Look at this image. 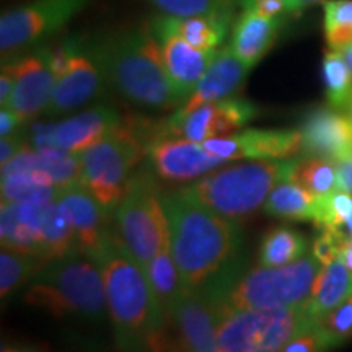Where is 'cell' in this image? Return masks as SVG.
Instances as JSON below:
<instances>
[{
  "label": "cell",
  "mask_w": 352,
  "mask_h": 352,
  "mask_svg": "<svg viewBox=\"0 0 352 352\" xmlns=\"http://www.w3.org/2000/svg\"><path fill=\"white\" fill-rule=\"evenodd\" d=\"M170 223V252L188 290L214 280L236 279L243 271L241 232L230 220L179 191L162 195Z\"/></svg>",
  "instance_id": "obj_1"
},
{
  "label": "cell",
  "mask_w": 352,
  "mask_h": 352,
  "mask_svg": "<svg viewBox=\"0 0 352 352\" xmlns=\"http://www.w3.org/2000/svg\"><path fill=\"white\" fill-rule=\"evenodd\" d=\"M95 264L103 276L116 344L124 351L166 349V311L118 227Z\"/></svg>",
  "instance_id": "obj_2"
},
{
  "label": "cell",
  "mask_w": 352,
  "mask_h": 352,
  "mask_svg": "<svg viewBox=\"0 0 352 352\" xmlns=\"http://www.w3.org/2000/svg\"><path fill=\"white\" fill-rule=\"evenodd\" d=\"M96 47L107 85L129 103L153 111L184 103L168 76L162 44L151 23L96 36Z\"/></svg>",
  "instance_id": "obj_3"
},
{
  "label": "cell",
  "mask_w": 352,
  "mask_h": 352,
  "mask_svg": "<svg viewBox=\"0 0 352 352\" xmlns=\"http://www.w3.org/2000/svg\"><path fill=\"white\" fill-rule=\"evenodd\" d=\"M157 138H160V122L126 116L111 134L78 152L83 186L109 214L124 197L135 168Z\"/></svg>",
  "instance_id": "obj_4"
},
{
  "label": "cell",
  "mask_w": 352,
  "mask_h": 352,
  "mask_svg": "<svg viewBox=\"0 0 352 352\" xmlns=\"http://www.w3.org/2000/svg\"><path fill=\"white\" fill-rule=\"evenodd\" d=\"M298 158H266L220 166L178 191L230 220H243L263 208L277 184L290 179Z\"/></svg>",
  "instance_id": "obj_5"
},
{
  "label": "cell",
  "mask_w": 352,
  "mask_h": 352,
  "mask_svg": "<svg viewBox=\"0 0 352 352\" xmlns=\"http://www.w3.org/2000/svg\"><path fill=\"white\" fill-rule=\"evenodd\" d=\"M23 302L57 320L100 321L108 310L100 267L82 253L41 267L26 287Z\"/></svg>",
  "instance_id": "obj_6"
},
{
  "label": "cell",
  "mask_w": 352,
  "mask_h": 352,
  "mask_svg": "<svg viewBox=\"0 0 352 352\" xmlns=\"http://www.w3.org/2000/svg\"><path fill=\"white\" fill-rule=\"evenodd\" d=\"M162 195L164 191L148 171H135L114 209L118 232L140 266L170 248V223Z\"/></svg>",
  "instance_id": "obj_7"
},
{
  "label": "cell",
  "mask_w": 352,
  "mask_h": 352,
  "mask_svg": "<svg viewBox=\"0 0 352 352\" xmlns=\"http://www.w3.org/2000/svg\"><path fill=\"white\" fill-rule=\"evenodd\" d=\"M316 320L298 307L230 310L223 315L217 333V352H272L298 334L307 331Z\"/></svg>",
  "instance_id": "obj_8"
},
{
  "label": "cell",
  "mask_w": 352,
  "mask_h": 352,
  "mask_svg": "<svg viewBox=\"0 0 352 352\" xmlns=\"http://www.w3.org/2000/svg\"><path fill=\"white\" fill-rule=\"evenodd\" d=\"M321 264L303 256L285 266H261L241 271L228 292L230 310H256L303 305L310 297Z\"/></svg>",
  "instance_id": "obj_9"
},
{
  "label": "cell",
  "mask_w": 352,
  "mask_h": 352,
  "mask_svg": "<svg viewBox=\"0 0 352 352\" xmlns=\"http://www.w3.org/2000/svg\"><path fill=\"white\" fill-rule=\"evenodd\" d=\"M56 85L47 116L76 111L103 94L107 80L101 69L96 38L72 36L54 50Z\"/></svg>",
  "instance_id": "obj_10"
},
{
  "label": "cell",
  "mask_w": 352,
  "mask_h": 352,
  "mask_svg": "<svg viewBox=\"0 0 352 352\" xmlns=\"http://www.w3.org/2000/svg\"><path fill=\"white\" fill-rule=\"evenodd\" d=\"M227 294L214 287L188 290L166 311V349L214 352L217 333L227 314Z\"/></svg>",
  "instance_id": "obj_11"
},
{
  "label": "cell",
  "mask_w": 352,
  "mask_h": 352,
  "mask_svg": "<svg viewBox=\"0 0 352 352\" xmlns=\"http://www.w3.org/2000/svg\"><path fill=\"white\" fill-rule=\"evenodd\" d=\"M90 0H33L8 10L0 19L3 60L28 50L72 20Z\"/></svg>",
  "instance_id": "obj_12"
},
{
  "label": "cell",
  "mask_w": 352,
  "mask_h": 352,
  "mask_svg": "<svg viewBox=\"0 0 352 352\" xmlns=\"http://www.w3.org/2000/svg\"><path fill=\"white\" fill-rule=\"evenodd\" d=\"M256 116V107L243 98H226L204 103L189 113L175 111L160 121V138L173 135L204 142L235 134Z\"/></svg>",
  "instance_id": "obj_13"
},
{
  "label": "cell",
  "mask_w": 352,
  "mask_h": 352,
  "mask_svg": "<svg viewBox=\"0 0 352 352\" xmlns=\"http://www.w3.org/2000/svg\"><path fill=\"white\" fill-rule=\"evenodd\" d=\"M122 121L124 116L111 104H96L60 122L36 127L30 145L36 148L78 153L111 134Z\"/></svg>",
  "instance_id": "obj_14"
},
{
  "label": "cell",
  "mask_w": 352,
  "mask_h": 352,
  "mask_svg": "<svg viewBox=\"0 0 352 352\" xmlns=\"http://www.w3.org/2000/svg\"><path fill=\"white\" fill-rule=\"evenodd\" d=\"M7 60L12 64L15 87L6 108L25 121L46 111L56 85L54 50L38 46L28 54Z\"/></svg>",
  "instance_id": "obj_15"
},
{
  "label": "cell",
  "mask_w": 352,
  "mask_h": 352,
  "mask_svg": "<svg viewBox=\"0 0 352 352\" xmlns=\"http://www.w3.org/2000/svg\"><path fill=\"white\" fill-rule=\"evenodd\" d=\"M56 201L76 233L78 252L94 263L98 261L113 232L116 230L109 222L108 210L95 199L85 186L63 189Z\"/></svg>",
  "instance_id": "obj_16"
},
{
  "label": "cell",
  "mask_w": 352,
  "mask_h": 352,
  "mask_svg": "<svg viewBox=\"0 0 352 352\" xmlns=\"http://www.w3.org/2000/svg\"><path fill=\"white\" fill-rule=\"evenodd\" d=\"M147 158L153 173L168 182H191L228 162L210 153L202 142L173 135L153 140L148 145Z\"/></svg>",
  "instance_id": "obj_17"
},
{
  "label": "cell",
  "mask_w": 352,
  "mask_h": 352,
  "mask_svg": "<svg viewBox=\"0 0 352 352\" xmlns=\"http://www.w3.org/2000/svg\"><path fill=\"white\" fill-rule=\"evenodd\" d=\"M204 147L226 160L289 158L302 148L300 129H246L204 140Z\"/></svg>",
  "instance_id": "obj_18"
},
{
  "label": "cell",
  "mask_w": 352,
  "mask_h": 352,
  "mask_svg": "<svg viewBox=\"0 0 352 352\" xmlns=\"http://www.w3.org/2000/svg\"><path fill=\"white\" fill-rule=\"evenodd\" d=\"M302 148L307 157H320L338 162L351 155L352 121L344 111L316 108L302 122Z\"/></svg>",
  "instance_id": "obj_19"
},
{
  "label": "cell",
  "mask_w": 352,
  "mask_h": 352,
  "mask_svg": "<svg viewBox=\"0 0 352 352\" xmlns=\"http://www.w3.org/2000/svg\"><path fill=\"white\" fill-rule=\"evenodd\" d=\"M152 32L162 44L165 65L173 87L183 101H186L196 90L206 70L212 64L217 50H199L175 33L155 32V30Z\"/></svg>",
  "instance_id": "obj_20"
},
{
  "label": "cell",
  "mask_w": 352,
  "mask_h": 352,
  "mask_svg": "<svg viewBox=\"0 0 352 352\" xmlns=\"http://www.w3.org/2000/svg\"><path fill=\"white\" fill-rule=\"evenodd\" d=\"M248 70V65L241 63L230 44L217 50L212 64L206 70L191 96L178 108V113H189L204 103L232 98L243 85Z\"/></svg>",
  "instance_id": "obj_21"
},
{
  "label": "cell",
  "mask_w": 352,
  "mask_h": 352,
  "mask_svg": "<svg viewBox=\"0 0 352 352\" xmlns=\"http://www.w3.org/2000/svg\"><path fill=\"white\" fill-rule=\"evenodd\" d=\"M43 209L44 202H2L0 209L2 248L39 259Z\"/></svg>",
  "instance_id": "obj_22"
},
{
  "label": "cell",
  "mask_w": 352,
  "mask_h": 352,
  "mask_svg": "<svg viewBox=\"0 0 352 352\" xmlns=\"http://www.w3.org/2000/svg\"><path fill=\"white\" fill-rule=\"evenodd\" d=\"M23 170L44 171L51 176L52 183L59 189L83 186L78 153L56 151V148H36L26 144L19 155L2 165V175Z\"/></svg>",
  "instance_id": "obj_23"
},
{
  "label": "cell",
  "mask_w": 352,
  "mask_h": 352,
  "mask_svg": "<svg viewBox=\"0 0 352 352\" xmlns=\"http://www.w3.org/2000/svg\"><path fill=\"white\" fill-rule=\"evenodd\" d=\"M283 16H264L246 10L236 20L232 34V50L250 69L266 56L279 34Z\"/></svg>",
  "instance_id": "obj_24"
},
{
  "label": "cell",
  "mask_w": 352,
  "mask_h": 352,
  "mask_svg": "<svg viewBox=\"0 0 352 352\" xmlns=\"http://www.w3.org/2000/svg\"><path fill=\"white\" fill-rule=\"evenodd\" d=\"M233 15H195L158 16L151 21L155 32H170L186 39L199 50H217L226 38Z\"/></svg>",
  "instance_id": "obj_25"
},
{
  "label": "cell",
  "mask_w": 352,
  "mask_h": 352,
  "mask_svg": "<svg viewBox=\"0 0 352 352\" xmlns=\"http://www.w3.org/2000/svg\"><path fill=\"white\" fill-rule=\"evenodd\" d=\"M349 297H352V271L340 256L328 266H321L305 308L315 320H318Z\"/></svg>",
  "instance_id": "obj_26"
},
{
  "label": "cell",
  "mask_w": 352,
  "mask_h": 352,
  "mask_svg": "<svg viewBox=\"0 0 352 352\" xmlns=\"http://www.w3.org/2000/svg\"><path fill=\"white\" fill-rule=\"evenodd\" d=\"M320 196L302 188L300 184L285 179L272 189L264 202V214L271 217L294 220V222H314L318 212Z\"/></svg>",
  "instance_id": "obj_27"
},
{
  "label": "cell",
  "mask_w": 352,
  "mask_h": 352,
  "mask_svg": "<svg viewBox=\"0 0 352 352\" xmlns=\"http://www.w3.org/2000/svg\"><path fill=\"white\" fill-rule=\"evenodd\" d=\"M74 253L80 252H78L76 233L70 227L67 217L56 199L44 202L39 259L46 266L47 263L67 258Z\"/></svg>",
  "instance_id": "obj_28"
},
{
  "label": "cell",
  "mask_w": 352,
  "mask_h": 352,
  "mask_svg": "<svg viewBox=\"0 0 352 352\" xmlns=\"http://www.w3.org/2000/svg\"><path fill=\"white\" fill-rule=\"evenodd\" d=\"M60 191L51 176L39 170L2 175V202H50L57 199Z\"/></svg>",
  "instance_id": "obj_29"
},
{
  "label": "cell",
  "mask_w": 352,
  "mask_h": 352,
  "mask_svg": "<svg viewBox=\"0 0 352 352\" xmlns=\"http://www.w3.org/2000/svg\"><path fill=\"white\" fill-rule=\"evenodd\" d=\"M142 267L165 311H168L188 292L170 248L164 250Z\"/></svg>",
  "instance_id": "obj_30"
},
{
  "label": "cell",
  "mask_w": 352,
  "mask_h": 352,
  "mask_svg": "<svg viewBox=\"0 0 352 352\" xmlns=\"http://www.w3.org/2000/svg\"><path fill=\"white\" fill-rule=\"evenodd\" d=\"M307 239L289 227H276L264 235L259 246L261 266H285L305 256Z\"/></svg>",
  "instance_id": "obj_31"
},
{
  "label": "cell",
  "mask_w": 352,
  "mask_h": 352,
  "mask_svg": "<svg viewBox=\"0 0 352 352\" xmlns=\"http://www.w3.org/2000/svg\"><path fill=\"white\" fill-rule=\"evenodd\" d=\"M290 182L300 184L315 195H328L336 189L338 184L336 162L303 155L297 160L296 168L290 175Z\"/></svg>",
  "instance_id": "obj_32"
},
{
  "label": "cell",
  "mask_w": 352,
  "mask_h": 352,
  "mask_svg": "<svg viewBox=\"0 0 352 352\" xmlns=\"http://www.w3.org/2000/svg\"><path fill=\"white\" fill-rule=\"evenodd\" d=\"M323 80L329 107L342 111L352 95V70L340 50L324 52Z\"/></svg>",
  "instance_id": "obj_33"
},
{
  "label": "cell",
  "mask_w": 352,
  "mask_h": 352,
  "mask_svg": "<svg viewBox=\"0 0 352 352\" xmlns=\"http://www.w3.org/2000/svg\"><path fill=\"white\" fill-rule=\"evenodd\" d=\"M44 264L38 258L3 250L0 253V297L7 298L32 283Z\"/></svg>",
  "instance_id": "obj_34"
},
{
  "label": "cell",
  "mask_w": 352,
  "mask_h": 352,
  "mask_svg": "<svg viewBox=\"0 0 352 352\" xmlns=\"http://www.w3.org/2000/svg\"><path fill=\"white\" fill-rule=\"evenodd\" d=\"M314 223L320 230L329 228L344 233L352 243V196L340 189L321 195Z\"/></svg>",
  "instance_id": "obj_35"
},
{
  "label": "cell",
  "mask_w": 352,
  "mask_h": 352,
  "mask_svg": "<svg viewBox=\"0 0 352 352\" xmlns=\"http://www.w3.org/2000/svg\"><path fill=\"white\" fill-rule=\"evenodd\" d=\"M324 38L331 50L352 44V0H324Z\"/></svg>",
  "instance_id": "obj_36"
},
{
  "label": "cell",
  "mask_w": 352,
  "mask_h": 352,
  "mask_svg": "<svg viewBox=\"0 0 352 352\" xmlns=\"http://www.w3.org/2000/svg\"><path fill=\"white\" fill-rule=\"evenodd\" d=\"M165 15L195 16V15H233L240 0H148Z\"/></svg>",
  "instance_id": "obj_37"
},
{
  "label": "cell",
  "mask_w": 352,
  "mask_h": 352,
  "mask_svg": "<svg viewBox=\"0 0 352 352\" xmlns=\"http://www.w3.org/2000/svg\"><path fill=\"white\" fill-rule=\"evenodd\" d=\"M318 327L328 334L331 340L336 342V346H341L342 342L352 338V297L347 298L328 311L327 315L320 316L316 320Z\"/></svg>",
  "instance_id": "obj_38"
},
{
  "label": "cell",
  "mask_w": 352,
  "mask_h": 352,
  "mask_svg": "<svg viewBox=\"0 0 352 352\" xmlns=\"http://www.w3.org/2000/svg\"><path fill=\"white\" fill-rule=\"evenodd\" d=\"M351 243L344 233L338 230H329V228H321L320 235L316 236L314 245H311V254L321 266H328L334 259H338Z\"/></svg>",
  "instance_id": "obj_39"
},
{
  "label": "cell",
  "mask_w": 352,
  "mask_h": 352,
  "mask_svg": "<svg viewBox=\"0 0 352 352\" xmlns=\"http://www.w3.org/2000/svg\"><path fill=\"white\" fill-rule=\"evenodd\" d=\"M336 347L331 338L315 323L314 327L308 328L307 331L298 334L292 341H289L284 346V352H316V351H327Z\"/></svg>",
  "instance_id": "obj_40"
},
{
  "label": "cell",
  "mask_w": 352,
  "mask_h": 352,
  "mask_svg": "<svg viewBox=\"0 0 352 352\" xmlns=\"http://www.w3.org/2000/svg\"><path fill=\"white\" fill-rule=\"evenodd\" d=\"M240 6L264 16H284L289 13L285 0H240Z\"/></svg>",
  "instance_id": "obj_41"
},
{
  "label": "cell",
  "mask_w": 352,
  "mask_h": 352,
  "mask_svg": "<svg viewBox=\"0 0 352 352\" xmlns=\"http://www.w3.org/2000/svg\"><path fill=\"white\" fill-rule=\"evenodd\" d=\"M25 145V134L21 131L15 132L12 135H7V138H2V140H0V164L6 165L7 162H10L13 157L19 155L23 151Z\"/></svg>",
  "instance_id": "obj_42"
},
{
  "label": "cell",
  "mask_w": 352,
  "mask_h": 352,
  "mask_svg": "<svg viewBox=\"0 0 352 352\" xmlns=\"http://www.w3.org/2000/svg\"><path fill=\"white\" fill-rule=\"evenodd\" d=\"M25 122L26 121L23 118H20L19 114L13 113L12 109L2 108V111H0V135H2V138H7V135L15 134V132H19L21 127H23Z\"/></svg>",
  "instance_id": "obj_43"
},
{
  "label": "cell",
  "mask_w": 352,
  "mask_h": 352,
  "mask_svg": "<svg viewBox=\"0 0 352 352\" xmlns=\"http://www.w3.org/2000/svg\"><path fill=\"white\" fill-rule=\"evenodd\" d=\"M13 87H15V77H13L12 64L8 60L7 63L3 60L2 74H0V104H2V108H6L10 101Z\"/></svg>",
  "instance_id": "obj_44"
},
{
  "label": "cell",
  "mask_w": 352,
  "mask_h": 352,
  "mask_svg": "<svg viewBox=\"0 0 352 352\" xmlns=\"http://www.w3.org/2000/svg\"><path fill=\"white\" fill-rule=\"evenodd\" d=\"M336 168H338L336 189L344 191L347 195L352 196V155L338 160Z\"/></svg>",
  "instance_id": "obj_45"
},
{
  "label": "cell",
  "mask_w": 352,
  "mask_h": 352,
  "mask_svg": "<svg viewBox=\"0 0 352 352\" xmlns=\"http://www.w3.org/2000/svg\"><path fill=\"white\" fill-rule=\"evenodd\" d=\"M324 2V0H285V6H287L289 13H297L303 10V8L314 6V3Z\"/></svg>",
  "instance_id": "obj_46"
},
{
  "label": "cell",
  "mask_w": 352,
  "mask_h": 352,
  "mask_svg": "<svg viewBox=\"0 0 352 352\" xmlns=\"http://www.w3.org/2000/svg\"><path fill=\"white\" fill-rule=\"evenodd\" d=\"M341 256H342V259H344L346 266L352 271V243H349V245L346 246V250H344V252H342Z\"/></svg>",
  "instance_id": "obj_47"
},
{
  "label": "cell",
  "mask_w": 352,
  "mask_h": 352,
  "mask_svg": "<svg viewBox=\"0 0 352 352\" xmlns=\"http://www.w3.org/2000/svg\"><path fill=\"white\" fill-rule=\"evenodd\" d=\"M340 51L342 52V56L346 57L347 64H349V67L352 70V44H349V46H346V47H342V50H340Z\"/></svg>",
  "instance_id": "obj_48"
},
{
  "label": "cell",
  "mask_w": 352,
  "mask_h": 352,
  "mask_svg": "<svg viewBox=\"0 0 352 352\" xmlns=\"http://www.w3.org/2000/svg\"><path fill=\"white\" fill-rule=\"evenodd\" d=\"M342 111H344L352 121V95H351V98H349V101H347V104L344 107V109H342Z\"/></svg>",
  "instance_id": "obj_49"
},
{
  "label": "cell",
  "mask_w": 352,
  "mask_h": 352,
  "mask_svg": "<svg viewBox=\"0 0 352 352\" xmlns=\"http://www.w3.org/2000/svg\"><path fill=\"white\" fill-rule=\"evenodd\" d=\"M351 155H352V139H351Z\"/></svg>",
  "instance_id": "obj_50"
}]
</instances>
